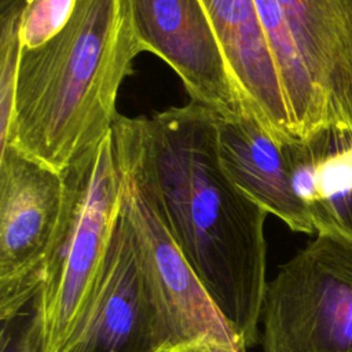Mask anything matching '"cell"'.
I'll return each instance as SVG.
<instances>
[{
    "instance_id": "obj_8",
    "label": "cell",
    "mask_w": 352,
    "mask_h": 352,
    "mask_svg": "<svg viewBox=\"0 0 352 352\" xmlns=\"http://www.w3.org/2000/svg\"><path fill=\"white\" fill-rule=\"evenodd\" d=\"M128 6L142 51L166 62L192 102L219 116L248 114L202 0H128Z\"/></svg>"
},
{
    "instance_id": "obj_5",
    "label": "cell",
    "mask_w": 352,
    "mask_h": 352,
    "mask_svg": "<svg viewBox=\"0 0 352 352\" xmlns=\"http://www.w3.org/2000/svg\"><path fill=\"white\" fill-rule=\"evenodd\" d=\"M260 324L263 352H352V242L316 234L280 265Z\"/></svg>"
},
{
    "instance_id": "obj_16",
    "label": "cell",
    "mask_w": 352,
    "mask_h": 352,
    "mask_svg": "<svg viewBox=\"0 0 352 352\" xmlns=\"http://www.w3.org/2000/svg\"><path fill=\"white\" fill-rule=\"evenodd\" d=\"M148 352H220L212 345L204 341H191V342H169L162 344Z\"/></svg>"
},
{
    "instance_id": "obj_6",
    "label": "cell",
    "mask_w": 352,
    "mask_h": 352,
    "mask_svg": "<svg viewBox=\"0 0 352 352\" xmlns=\"http://www.w3.org/2000/svg\"><path fill=\"white\" fill-rule=\"evenodd\" d=\"M63 177L12 146L0 150V320L37 296L58 238Z\"/></svg>"
},
{
    "instance_id": "obj_9",
    "label": "cell",
    "mask_w": 352,
    "mask_h": 352,
    "mask_svg": "<svg viewBox=\"0 0 352 352\" xmlns=\"http://www.w3.org/2000/svg\"><path fill=\"white\" fill-rule=\"evenodd\" d=\"M162 344L131 230L121 210L99 296L67 352H148Z\"/></svg>"
},
{
    "instance_id": "obj_7",
    "label": "cell",
    "mask_w": 352,
    "mask_h": 352,
    "mask_svg": "<svg viewBox=\"0 0 352 352\" xmlns=\"http://www.w3.org/2000/svg\"><path fill=\"white\" fill-rule=\"evenodd\" d=\"M122 177L121 210L164 344L204 341L220 352H246L165 223L133 182Z\"/></svg>"
},
{
    "instance_id": "obj_4",
    "label": "cell",
    "mask_w": 352,
    "mask_h": 352,
    "mask_svg": "<svg viewBox=\"0 0 352 352\" xmlns=\"http://www.w3.org/2000/svg\"><path fill=\"white\" fill-rule=\"evenodd\" d=\"M296 139L352 126V0H254Z\"/></svg>"
},
{
    "instance_id": "obj_12",
    "label": "cell",
    "mask_w": 352,
    "mask_h": 352,
    "mask_svg": "<svg viewBox=\"0 0 352 352\" xmlns=\"http://www.w3.org/2000/svg\"><path fill=\"white\" fill-rule=\"evenodd\" d=\"M280 146L315 232L352 242V126L327 125Z\"/></svg>"
},
{
    "instance_id": "obj_1",
    "label": "cell",
    "mask_w": 352,
    "mask_h": 352,
    "mask_svg": "<svg viewBox=\"0 0 352 352\" xmlns=\"http://www.w3.org/2000/svg\"><path fill=\"white\" fill-rule=\"evenodd\" d=\"M217 113L195 102L117 117L118 165L165 223L246 348L260 341L267 290V212L226 173Z\"/></svg>"
},
{
    "instance_id": "obj_15",
    "label": "cell",
    "mask_w": 352,
    "mask_h": 352,
    "mask_svg": "<svg viewBox=\"0 0 352 352\" xmlns=\"http://www.w3.org/2000/svg\"><path fill=\"white\" fill-rule=\"evenodd\" d=\"M19 318V316H18ZM1 322L0 352H38L30 330V318Z\"/></svg>"
},
{
    "instance_id": "obj_11",
    "label": "cell",
    "mask_w": 352,
    "mask_h": 352,
    "mask_svg": "<svg viewBox=\"0 0 352 352\" xmlns=\"http://www.w3.org/2000/svg\"><path fill=\"white\" fill-rule=\"evenodd\" d=\"M217 146L221 165L239 190L292 231L315 232L307 208L294 192L280 143L256 118L217 116Z\"/></svg>"
},
{
    "instance_id": "obj_3",
    "label": "cell",
    "mask_w": 352,
    "mask_h": 352,
    "mask_svg": "<svg viewBox=\"0 0 352 352\" xmlns=\"http://www.w3.org/2000/svg\"><path fill=\"white\" fill-rule=\"evenodd\" d=\"M62 177L60 227L29 315L38 352H67L99 296L122 204L124 177L113 131Z\"/></svg>"
},
{
    "instance_id": "obj_10",
    "label": "cell",
    "mask_w": 352,
    "mask_h": 352,
    "mask_svg": "<svg viewBox=\"0 0 352 352\" xmlns=\"http://www.w3.org/2000/svg\"><path fill=\"white\" fill-rule=\"evenodd\" d=\"M223 47L242 103L278 142L296 140L279 78L254 0H202Z\"/></svg>"
},
{
    "instance_id": "obj_2",
    "label": "cell",
    "mask_w": 352,
    "mask_h": 352,
    "mask_svg": "<svg viewBox=\"0 0 352 352\" xmlns=\"http://www.w3.org/2000/svg\"><path fill=\"white\" fill-rule=\"evenodd\" d=\"M140 52L128 0H77L55 36L21 51L0 150L12 146L62 173L113 129L120 88Z\"/></svg>"
},
{
    "instance_id": "obj_14",
    "label": "cell",
    "mask_w": 352,
    "mask_h": 352,
    "mask_svg": "<svg viewBox=\"0 0 352 352\" xmlns=\"http://www.w3.org/2000/svg\"><path fill=\"white\" fill-rule=\"evenodd\" d=\"M77 0H25L21 15V48H36L55 36L69 21Z\"/></svg>"
},
{
    "instance_id": "obj_13",
    "label": "cell",
    "mask_w": 352,
    "mask_h": 352,
    "mask_svg": "<svg viewBox=\"0 0 352 352\" xmlns=\"http://www.w3.org/2000/svg\"><path fill=\"white\" fill-rule=\"evenodd\" d=\"M25 0H1L0 18V142L6 138L14 109L15 84L21 58V15Z\"/></svg>"
}]
</instances>
